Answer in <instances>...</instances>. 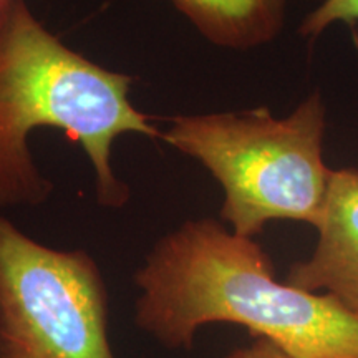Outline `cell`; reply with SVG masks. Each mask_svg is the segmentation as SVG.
Here are the masks:
<instances>
[{
    "mask_svg": "<svg viewBox=\"0 0 358 358\" xmlns=\"http://www.w3.org/2000/svg\"><path fill=\"white\" fill-rule=\"evenodd\" d=\"M133 280L134 324L168 350H191L204 325L236 324L295 358H358L357 312L277 280L262 245L217 219L161 237Z\"/></svg>",
    "mask_w": 358,
    "mask_h": 358,
    "instance_id": "obj_1",
    "label": "cell"
},
{
    "mask_svg": "<svg viewBox=\"0 0 358 358\" xmlns=\"http://www.w3.org/2000/svg\"><path fill=\"white\" fill-rule=\"evenodd\" d=\"M133 82L65 45L19 0L0 25V213L52 196V181L29 148L38 128L58 129L82 146L98 204L124 208L131 191L111 163L115 141L122 134L163 141L153 118L131 103Z\"/></svg>",
    "mask_w": 358,
    "mask_h": 358,
    "instance_id": "obj_2",
    "label": "cell"
},
{
    "mask_svg": "<svg viewBox=\"0 0 358 358\" xmlns=\"http://www.w3.org/2000/svg\"><path fill=\"white\" fill-rule=\"evenodd\" d=\"M325 115L313 92L282 118L264 106L171 116L163 141L203 164L222 189L221 221L254 239L274 221L319 224L332 173Z\"/></svg>",
    "mask_w": 358,
    "mask_h": 358,
    "instance_id": "obj_3",
    "label": "cell"
},
{
    "mask_svg": "<svg viewBox=\"0 0 358 358\" xmlns=\"http://www.w3.org/2000/svg\"><path fill=\"white\" fill-rule=\"evenodd\" d=\"M108 324L95 259L38 243L0 213V358H116Z\"/></svg>",
    "mask_w": 358,
    "mask_h": 358,
    "instance_id": "obj_4",
    "label": "cell"
},
{
    "mask_svg": "<svg viewBox=\"0 0 358 358\" xmlns=\"http://www.w3.org/2000/svg\"><path fill=\"white\" fill-rule=\"evenodd\" d=\"M312 256L290 266L285 282L329 294L358 313V169H332Z\"/></svg>",
    "mask_w": 358,
    "mask_h": 358,
    "instance_id": "obj_5",
    "label": "cell"
},
{
    "mask_svg": "<svg viewBox=\"0 0 358 358\" xmlns=\"http://www.w3.org/2000/svg\"><path fill=\"white\" fill-rule=\"evenodd\" d=\"M201 37L248 52L274 42L285 24V0H171Z\"/></svg>",
    "mask_w": 358,
    "mask_h": 358,
    "instance_id": "obj_6",
    "label": "cell"
},
{
    "mask_svg": "<svg viewBox=\"0 0 358 358\" xmlns=\"http://www.w3.org/2000/svg\"><path fill=\"white\" fill-rule=\"evenodd\" d=\"M334 24H347L358 43V0H324L303 17L299 35L313 42Z\"/></svg>",
    "mask_w": 358,
    "mask_h": 358,
    "instance_id": "obj_7",
    "label": "cell"
},
{
    "mask_svg": "<svg viewBox=\"0 0 358 358\" xmlns=\"http://www.w3.org/2000/svg\"><path fill=\"white\" fill-rule=\"evenodd\" d=\"M224 358H295L266 338H252L248 345L237 347Z\"/></svg>",
    "mask_w": 358,
    "mask_h": 358,
    "instance_id": "obj_8",
    "label": "cell"
},
{
    "mask_svg": "<svg viewBox=\"0 0 358 358\" xmlns=\"http://www.w3.org/2000/svg\"><path fill=\"white\" fill-rule=\"evenodd\" d=\"M17 2H19V0H0V25H2L3 19L7 17V13L12 10V7L15 6Z\"/></svg>",
    "mask_w": 358,
    "mask_h": 358,
    "instance_id": "obj_9",
    "label": "cell"
}]
</instances>
